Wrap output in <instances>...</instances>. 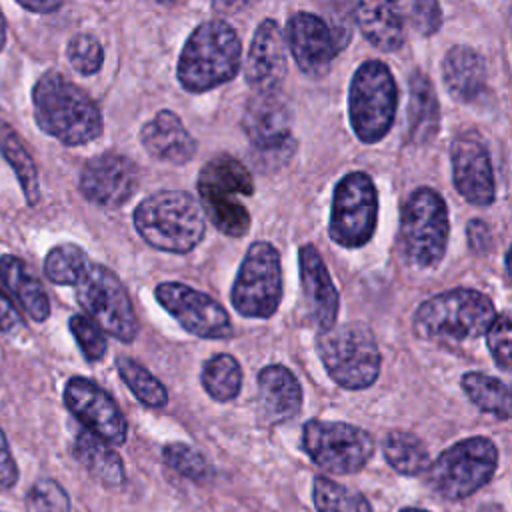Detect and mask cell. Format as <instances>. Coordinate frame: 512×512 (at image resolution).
Instances as JSON below:
<instances>
[{
	"label": "cell",
	"instance_id": "obj_12",
	"mask_svg": "<svg viewBox=\"0 0 512 512\" xmlns=\"http://www.w3.org/2000/svg\"><path fill=\"white\" fill-rule=\"evenodd\" d=\"M378 218V192L366 172L346 174L334 188L328 234L332 242L344 248L364 246Z\"/></svg>",
	"mask_w": 512,
	"mask_h": 512
},
{
	"label": "cell",
	"instance_id": "obj_39",
	"mask_svg": "<svg viewBox=\"0 0 512 512\" xmlns=\"http://www.w3.org/2000/svg\"><path fill=\"white\" fill-rule=\"evenodd\" d=\"M26 512H70V498L56 480L42 478L26 494Z\"/></svg>",
	"mask_w": 512,
	"mask_h": 512
},
{
	"label": "cell",
	"instance_id": "obj_47",
	"mask_svg": "<svg viewBox=\"0 0 512 512\" xmlns=\"http://www.w3.org/2000/svg\"><path fill=\"white\" fill-rule=\"evenodd\" d=\"M4 44H6V22H4V16L0 12V52H2Z\"/></svg>",
	"mask_w": 512,
	"mask_h": 512
},
{
	"label": "cell",
	"instance_id": "obj_24",
	"mask_svg": "<svg viewBox=\"0 0 512 512\" xmlns=\"http://www.w3.org/2000/svg\"><path fill=\"white\" fill-rule=\"evenodd\" d=\"M354 20L364 38L384 52L404 44V20L396 2H358L352 6Z\"/></svg>",
	"mask_w": 512,
	"mask_h": 512
},
{
	"label": "cell",
	"instance_id": "obj_22",
	"mask_svg": "<svg viewBox=\"0 0 512 512\" xmlns=\"http://www.w3.org/2000/svg\"><path fill=\"white\" fill-rule=\"evenodd\" d=\"M258 400L268 420H290L302 406L300 382L286 366L270 364L258 374Z\"/></svg>",
	"mask_w": 512,
	"mask_h": 512
},
{
	"label": "cell",
	"instance_id": "obj_35",
	"mask_svg": "<svg viewBox=\"0 0 512 512\" xmlns=\"http://www.w3.org/2000/svg\"><path fill=\"white\" fill-rule=\"evenodd\" d=\"M312 498L318 512H374L362 492L342 486L326 476L314 478Z\"/></svg>",
	"mask_w": 512,
	"mask_h": 512
},
{
	"label": "cell",
	"instance_id": "obj_4",
	"mask_svg": "<svg viewBox=\"0 0 512 512\" xmlns=\"http://www.w3.org/2000/svg\"><path fill=\"white\" fill-rule=\"evenodd\" d=\"M496 318L492 300L472 288H456L424 300L414 312L412 328L422 340L468 342L490 328Z\"/></svg>",
	"mask_w": 512,
	"mask_h": 512
},
{
	"label": "cell",
	"instance_id": "obj_23",
	"mask_svg": "<svg viewBox=\"0 0 512 512\" xmlns=\"http://www.w3.org/2000/svg\"><path fill=\"white\" fill-rule=\"evenodd\" d=\"M442 78L456 100L474 102L486 88L484 58L470 46H452L442 60Z\"/></svg>",
	"mask_w": 512,
	"mask_h": 512
},
{
	"label": "cell",
	"instance_id": "obj_13",
	"mask_svg": "<svg viewBox=\"0 0 512 512\" xmlns=\"http://www.w3.org/2000/svg\"><path fill=\"white\" fill-rule=\"evenodd\" d=\"M162 308L172 314L178 324L200 338H228L232 324L228 312L208 294L180 282H162L154 290Z\"/></svg>",
	"mask_w": 512,
	"mask_h": 512
},
{
	"label": "cell",
	"instance_id": "obj_44",
	"mask_svg": "<svg viewBox=\"0 0 512 512\" xmlns=\"http://www.w3.org/2000/svg\"><path fill=\"white\" fill-rule=\"evenodd\" d=\"M468 240H470V248L474 252H484L490 244V230L486 226V222L482 220H470L468 224Z\"/></svg>",
	"mask_w": 512,
	"mask_h": 512
},
{
	"label": "cell",
	"instance_id": "obj_48",
	"mask_svg": "<svg viewBox=\"0 0 512 512\" xmlns=\"http://www.w3.org/2000/svg\"><path fill=\"white\" fill-rule=\"evenodd\" d=\"M400 512H428V510H422V508H404Z\"/></svg>",
	"mask_w": 512,
	"mask_h": 512
},
{
	"label": "cell",
	"instance_id": "obj_27",
	"mask_svg": "<svg viewBox=\"0 0 512 512\" xmlns=\"http://www.w3.org/2000/svg\"><path fill=\"white\" fill-rule=\"evenodd\" d=\"M198 192L250 196L254 192V182L240 160L230 154H218L202 166L198 176Z\"/></svg>",
	"mask_w": 512,
	"mask_h": 512
},
{
	"label": "cell",
	"instance_id": "obj_33",
	"mask_svg": "<svg viewBox=\"0 0 512 512\" xmlns=\"http://www.w3.org/2000/svg\"><path fill=\"white\" fill-rule=\"evenodd\" d=\"M202 386L216 402H230L242 386V370L234 356L216 354L202 368Z\"/></svg>",
	"mask_w": 512,
	"mask_h": 512
},
{
	"label": "cell",
	"instance_id": "obj_6",
	"mask_svg": "<svg viewBox=\"0 0 512 512\" xmlns=\"http://www.w3.org/2000/svg\"><path fill=\"white\" fill-rule=\"evenodd\" d=\"M448 208L432 188L414 190L402 206L398 246L406 264L428 270L438 266L448 244Z\"/></svg>",
	"mask_w": 512,
	"mask_h": 512
},
{
	"label": "cell",
	"instance_id": "obj_32",
	"mask_svg": "<svg viewBox=\"0 0 512 512\" xmlns=\"http://www.w3.org/2000/svg\"><path fill=\"white\" fill-rule=\"evenodd\" d=\"M200 200L204 218L208 216V220L226 236L240 238L250 230V214L234 196L200 192Z\"/></svg>",
	"mask_w": 512,
	"mask_h": 512
},
{
	"label": "cell",
	"instance_id": "obj_1",
	"mask_svg": "<svg viewBox=\"0 0 512 512\" xmlns=\"http://www.w3.org/2000/svg\"><path fill=\"white\" fill-rule=\"evenodd\" d=\"M32 106L38 128L66 146L88 144L102 134V114L94 100L56 70L36 80Z\"/></svg>",
	"mask_w": 512,
	"mask_h": 512
},
{
	"label": "cell",
	"instance_id": "obj_11",
	"mask_svg": "<svg viewBox=\"0 0 512 512\" xmlns=\"http://www.w3.org/2000/svg\"><path fill=\"white\" fill-rule=\"evenodd\" d=\"M232 306L246 318H270L282 300L280 254L268 242L250 244L230 292Z\"/></svg>",
	"mask_w": 512,
	"mask_h": 512
},
{
	"label": "cell",
	"instance_id": "obj_20",
	"mask_svg": "<svg viewBox=\"0 0 512 512\" xmlns=\"http://www.w3.org/2000/svg\"><path fill=\"white\" fill-rule=\"evenodd\" d=\"M242 128L256 148L266 152L284 148L290 142L292 112L288 102L274 92H254L242 116Z\"/></svg>",
	"mask_w": 512,
	"mask_h": 512
},
{
	"label": "cell",
	"instance_id": "obj_46",
	"mask_svg": "<svg viewBox=\"0 0 512 512\" xmlns=\"http://www.w3.org/2000/svg\"><path fill=\"white\" fill-rule=\"evenodd\" d=\"M18 6H22L28 12L48 14L62 8V2L60 0H18Z\"/></svg>",
	"mask_w": 512,
	"mask_h": 512
},
{
	"label": "cell",
	"instance_id": "obj_18",
	"mask_svg": "<svg viewBox=\"0 0 512 512\" xmlns=\"http://www.w3.org/2000/svg\"><path fill=\"white\" fill-rule=\"evenodd\" d=\"M286 44L280 26L266 18L254 30L244 78L254 92H274L286 76Z\"/></svg>",
	"mask_w": 512,
	"mask_h": 512
},
{
	"label": "cell",
	"instance_id": "obj_5",
	"mask_svg": "<svg viewBox=\"0 0 512 512\" xmlns=\"http://www.w3.org/2000/svg\"><path fill=\"white\" fill-rule=\"evenodd\" d=\"M316 346L328 376L338 386L362 390L376 382L382 358L376 338L366 324H334L318 334Z\"/></svg>",
	"mask_w": 512,
	"mask_h": 512
},
{
	"label": "cell",
	"instance_id": "obj_41",
	"mask_svg": "<svg viewBox=\"0 0 512 512\" xmlns=\"http://www.w3.org/2000/svg\"><path fill=\"white\" fill-rule=\"evenodd\" d=\"M72 336L76 338V344L80 346L86 360L96 362L106 354V338L102 330L84 314H74L68 322Z\"/></svg>",
	"mask_w": 512,
	"mask_h": 512
},
{
	"label": "cell",
	"instance_id": "obj_10",
	"mask_svg": "<svg viewBox=\"0 0 512 512\" xmlns=\"http://www.w3.org/2000/svg\"><path fill=\"white\" fill-rule=\"evenodd\" d=\"M302 448L326 472H360L374 454V438L360 426L330 420H308L302 428Z\"/></svg>",
	"mask_w": 512,
	"mask_h": 512
},
{
	"label": "cell",
	"instance_id": "obj_37",
	"mask_svg": "<svg viewBox=\"0 0 512 512\" xmlns=\"http://www.w3.org/2000/svg\"><path fill=\"white\" fill-rule=\"evenodd\" d=\"M162 458L172 470H176L178 474H182L190 480L200 482L210 476V464L204 458V454L184 442L166 444L162 450Z\"/></svg>",
	"mask_w": 512,
	"mask_h": 512
},
{
	"label": "cell",
	"instance_id": "obj_30",
	"mask_svg": "<svg viewBox=\"0 0 512 512\" xmlns=\"http://www.w3.org/2000/svg\"><path fill=\"white\" fill-rule=\"evenodd\" d=\"M384 458L386 462L404 476H416L426 472L430 466V454L426 444L412 432L406 430H392L386 434L384 444Z\"/></svg>",
	"mask_w": 512,
	"mask_h": 512
},
{
	"label": "cell",
	"instance_id": "obj_8",
	"mask_svg": "<svg viewBox=\"0 0 512 512\" xmlns=\"http://www.w3.org/2000/svg\"><path fill=\"white\" fill-rule=\"evenodd\" d=\"M498 466V450L490 438L472 436L440 452L426 468L430 488L446 500H464L488 484Z\"/></svg>",
	"mask_w": 512,
	"mask_h": 512
},
{
	"label": "cell",
	"instance_id": "obj_28",
	"mask_svg": "<svg viewBox=\"0 0 512 512\" xmlns=\"http://www.w3.org/2000/svg\"><path fill=\"white\" fill-rule=\"evenodd\" d=\"M74 454L78 462L102 484L120 486L126 480L122 458L98 436L82 430L74 440Z\"/></svg>",
	"mask_w": 512,
	"mask_h": 512
},
{
	"label": "cell",
	"instance_id": "obj_2",
	"mask_svg": "<svg viewBox=\"0 0 512 512\" xmlns=\"http://www.w3.org/2000/svg\"><path fill=\"white\" fill-rule=\"evenodd\" d=\"M134 228L148 246L184 254L204 238L206 218L200 202L188 192L162 190L136 206Z\"/></svg>",
	"mask_w": 512,
	"mask_h": 512
},
{
	"label": "cell",
	"instance_id": "obj_9",
	"mask_svg": "<svg viewBox=\"0 0 512 512\" xmlns=\"http://www.w3.org/2000/svg\"><path fill=\"white\" fill-rule=\"evenodd\" d=\"M76 300L86 316L120 342L138 334V318L120 278L106 266L90 262L76 282Z\"/></svg>",
	"mask_w": 512,
	"mask_h": 512
},
{
	"label": "cell",
	"instance_id": "obj_19",
	"mask_svg": "<svg viewBox=\"0 0 512 512\" xmlns=\"http://www.w3.org/2000/svg\"><path fill=\"white\" fill-rule=\"evenodd\" d=\"M300 284L310 322L320 330H328L336 324L338 316V290L330 278V272L312 244H304L298 250Z\"/></svg>",
	"mask_w": 512,
	"mask_h": 512
},
{
	"label": "cell",
	"instance_id": "obj_40",
	"mask_svg": "<svg viewBox=\"0 0 512 512\" xmlns=\"http://www.w3.org/2000/svg\"><path fill=\"white\" fill-rule=\"evenodd\" d=\"M400 16L404 22H408L416 32L422 36L434 34L442 24V12L440 6L432 0H414V2H396Z\"/></svg>",
	"mask_w": 512,
	"mask_h": 512
},
{
	"label": "cell",
	"instance_id": "obj_29",
	"mask_svg": "<svg viewBox=\"0 0 512 512\" xmlns=\"http://www.w3.org/2000/svg\"><path fill=\"white\" fill-rule=\"evenodd\" d=\"M0 152L6 158V162L10 164V168L14 170L22 192L28 200L30 206H34L40 198V186H38V170L36 164L28 152V148L24 146L22 138L16 134V130L0 120Z\"/></svg>",
	"mask_w": 512,
	"mask_h": 512
},
{
	"label": "cell",
	"instance_id": "obj_17",
	"mask_svg": "<svg viewBox=\"0 0 512 512\" xmlns=\"http://www.w3.org/2000/svg\"><path fill=\"white\" fill-rule=\"evenodd\" d=\"M292 58L308 76H324L334 56L340 52L326 20L312 12H296L286 24V36Z\"/></svg>",
	"mask_w": 512,
	"mask_h": 512
},
{
	"label": "cell",
	"instance_id": "obj_36",
	"mask_svg": "<svg viewBox=\"0 0 512 512\" xmlns=\"http://www.w3.org/2000/svg\"><path fill=\"white\" fill-rule=\"evenodd\" d=\"M90 260L86 252L76 244H58L54 246L46 260H44V272L50 282L62 284V286H76L84 270L88 268Z\"/></svg>",
	"mask_w": 512,
	"mask_h": 512
},
{
	"label": "cell",
	"instance_id": "obj_31",
	"mask_svg": "<svg viewBox=\"0 0 512 512\" xmlns=\"http://www.w3.org/2000/svg\"><path fill=\"white\" fill-rule=\"evenodd\" d=\"M460 382L462 390L476 408L500 420L510 418V390L502 380L482 372H468Z\"/></svg>",
	"mask_w": 512,
	"mask_h": 512
},
{
	"label": "cell",
	"instance_id": "obj_7",
	"mask_svg": "<svg viewBox=\"0 0 512 512\" xmlns=\"http://www.w3.org/2000/svg\"><path fill=\"white\" fill-rule=\"evenodd\" d=\"M398 88L390 68L380 60H366L350 80L348 114L358 140L376 144L382 140L396 114Z\"/></svg>",
	"mask_w": 512,
	"mask_h": 512
},
{
	"label": "cell",
	"instance_id": "obj_45",
	"mask_svg": "<svg viewBox=\"0 0 512 512\" xmlns=\"http://www.w3.org/2000/svg\"><path fill=\"white\" fill-rule=\"evenodd\" d=\"M22 324V318L14 304L6 298V294L0 290V330L12 332Z\"/></svg>",
	"mask_w": 512,
	"mask_h": 512
},
{
	"label": "cell",
	"instance_id": "obj_26",
	"mask_svg": "<svg viewBox=\"0 0 512 512\" xmlns=\"http://www.w3.org/2000/svg\"><path fill=\"white\" fill-rule=\"evenodd\" d=\"M408 128L416 144L430 142L440 128V106L428 76L420 70L408 80Z\"/></svg>",
	"mask_w": 512,
	"mask_h": 512
},
{
	"label": "cell",
	"instance_id": "obj_38",
	"mask_svg": "<svg viewBox=\"0 0 512 512\" xmlns=\"http://www.w3.org/2000/svg\"><path fill=\"white\" fill-rule=\"evenodd\" d=\"M66 56H68L72 68L84 76L96 74L104 62L102 44L96 40V36H92L88 32H80L70 38Z\"/></svg>",
	"mask_w": 512,
	"mask_h": 512
},
{
	"label": "cell",
	"instance_id": "obj_34",
	"mask_svg": "<svg viewBox=\"0 0 512 512\" xmlns=\"http://www.w3.org/2000/svg\"><path fill=\"white\" fill-rule=\"evenodd\" d=\"M116 368L124 384L130 388V392L148 408H162L168 402V392L164 384L140 362L128 356L116 358Z\"/></svg>",
	"mask_w": 512,
	"mask_h": 512
},
{
	"label": "cell",
	"instance_id": "obj_3",
	"mask_svg": "<svg viewBox=\"0 0 512 512\" xmlns=\"http://www.w3.org/2000/svg\"><path fill=\"white\" fill-rule=\"evenodd\" d=\"M240 56L242 46L234 28L224 20H208L188 36L178 58L176 76L184 90L206 92L238 74Z\"/></svg>",
	"mask_w": 512,
	"mask_h": 512
},
{
	"label": "cell",
	"instance_id": "obj_43",
	"mask_svg": "<svg viewBox=\"0 0 512 512\" xmlns=\"http://www.w3.org/2000/svg\"><path fill=\"white\" fill-rule=\"evenodd\" d=\"M18 482V466L10 452L8 440L0 428V492L10 490Z\"/></svg>",
	"mask_w": 512,
	"mask_h": 512
},
{
	"label": "cell",
	"instance_id": "obj_25",
	"mask_svg": "<svg viewBox=\"0 0 512 512\" xmlns=\"http://www.w3.org/2000/svg\"><path fill=\"white\" fill-rule=\"evenodd\" d=\"M0 280L34 322H44L50 316L48 294L24 260L12 254L0 256Z\"/></svg>",
	"mask_w": 512,
	"mask_h": 512
},
{
	"label": "cell",
	"instance_id": "obj_42",
	"mask_svg": "<svg viewBox=\"0 0 512 512\" xmlns=\"http://www.w3.org/2000/svg\"><path fill=\"white\" fill-rule=\"evenodd\" d=\"M486 344L494 358V362L500 366V370H510V316L508 312L496 314L490 328L486 330Z\"/></svg>",
	"mask_w": 512,
	"mask_h": 512
},
{
	"label": "cell",
	"instance_id": "obj_21",
	"mask_svg": "<svg viewBox=\"0 0 512 512\" xmlns=\"http://www.w3.org/2000/svg\"><path fill=\"white\" fill-rule=\"evenodd\" d=\"M146 152L168 164H186L196 154V140L172 110H160L140 130Z\"/></svg>",
	"mask_w": 512,
	"mask_h": 512
},
{
	"label": "cell",
	"instance_id": "obj_15",
	"mask_svg": "<svg viewBox=\"0 0 512 512\" xmlns=\"http://www.w3.org/2000/svg\"><path fill=\"white\" fill-rule=\"evenodd\" d=\"M140 182L138 166L116 152L90 158L80 172V192L102 208H120L132 198Z\"/></svg>",
	"mask_w": 512,
	"mask_h": 512
},
{
	"label": "cell",
	"instance_id": "obj_14",
	"mask_svg": "<svg viewBox=\"0 0 512 512\" xmlns=\"http://www.w3.org/2000/svg\"><path fill=\"white\" fill-rule=\"evenodd\" d=\"M66 408L84 424L86 432L106 444H122L128 436V422L112 396L88 378L74 376L64 386Z\"/></svg>",
	"mask_w": 512,
	"mask_h": 512
},
{
	"label": "cell",
	"instance_id": "obj_16",
	"mask_svg": "<svg viewBox=\"0 0 512 512\" xmlns=\"http://www.w3.org/2000/svg\"><path fill=\"white\" fill-rule=\"evenodd\" d=\"M452 176L458 192L476 206H488L494 202V170L488 148L478 132L468 130L452 142Z\"/></svg>",
	"mask_w": 512,
	"mask_h": 512
}]
</instances>
